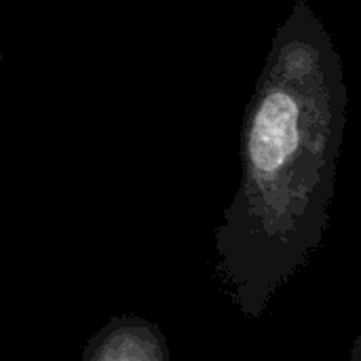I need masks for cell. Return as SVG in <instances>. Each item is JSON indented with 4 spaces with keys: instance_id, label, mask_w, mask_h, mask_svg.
<instances>
[{
    "instance_id": "cell-1",
    "label": "cell",
    "mask_w": 361,
    "mask_h": 361,
    "mask_svg": "<svg viewBox=\"0 0 361 361\" xmlns=\"http://www.w3.org/2000/svg\"><path fill=\"white\" fill-rule=\"evenodd\" d=\"M343 57L296 0L277 27L241 127V180L214 233L218 275L256 319L319 250L347 127Z\"/></svg>"
},
{
    "instance_id": "cell-2",
    "label": "cell",
    "mask_w": 361,
    "mask_h": 361,
    "mask_svg": "<svg viewBox=\"0 0 361 361\" xmlns=\"http://www.w3.org/2000/svg\"><path fill=\"white\" fill-rule=\"evenodd\" d=\"M82 361H169V345L161 328L137 315H116L93 334Z\"/></svg>"
},
{
    "instance_id": "cell-3",
    "label": "cell",
    "mask_w": 361,
    "mask_h": 361,
    "mask_svg": "<svg viewBox=\"0 0 361 361\" xmlns=\"http://www.w3.org/2000/svg\"><path fill=\"white\" fill-rule=\"evenodd\" d=\"M2 61H4V55H2V53H0V63H2Z\"/></svg>"
}]
</instances>
